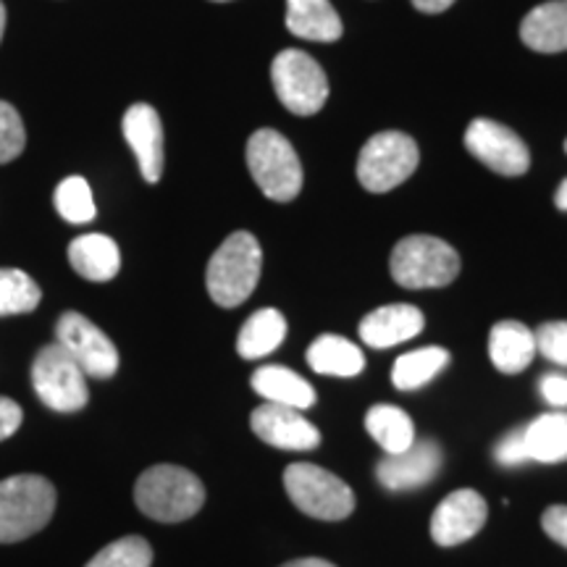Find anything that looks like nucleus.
Listing matches in <instances>:
<instances>
[{"label": "nucleus", "mask_w": 567, "mask_h": 567, "mask_svg": "<svg viewBox=\"0 0 567 567\" xmlns=\"http://www.w3.org/2000/svg\"><path fill=\"white\" fill-rule=\"evenodd\" d=\"M555 205H557L559 210L567 213V179L559 184V189H557V195H555Z\"/></svg>", "instance_id": "4c0bfd02"}, {"label": "nucleus", "mask_w": 567, "mask_h": 567, "mask_svg": "<svg viewBox=\"0 0 567 567\" xmlns=\"http://www.w3.org/2000/svg\"><path fill=\"white\" fill-rule=\"evenodd\" d=\"M27 132L19 111L11 103L0 101V163H11L24 153Z\"/></svg>", "instance_id": "c756f323"}, {"label": "nucleus", "mask_w": 567, "mask_h": 567, "mask_svg": "<svg viewBox=\"0 0 567 567\" xmlns=\"http://www.w3.org/2000/svg\"><path fill=\"white\" fill-rule=\"evenodd\" d=\"M392 279L405 289H439L457 279L460 255L455 247L431 234H410L392 250Z\"/></svg>", "instance_id": "20e7f679"}, {"label": "nucleus", "mask_w": 567, "mask_h": 567, "mask_svg": "<svg viewBox=\"0 0 567 567\" xmlns=\"http://www.w3.org/2000/svg\"><path fill=\"white\" fill-rule=\"evenodd\" d=\"M3 32H6V6L3 0H0V40H3Z\"/></svg>", "instance_id": "58836bf2"}, {"label": "nucleus", "mask_w": 567, "mask_h": 567, "mask_svg": "<svg viewBox=\"0 0 567 567\" xmlns=\"http://www.w3.org/2000/svg\"><path fill=\"white\" fill-rule=\"evenodd\" d=\"M55 342L80 363L90 379H111L118 371L116 344L82 313L69 310V313L59 318V323H55Z\"/></svg>", "instance_id": "9d476101"}, {"label": "nucleus", "mask_w": 567, "mask_h": 567, "mask_svg": "<svg viewBox=\"0 0 567 567\" xmlns=\"http://www.w3.org/2000/svg\"><path fill=\"white\" fill-rule=\"evenodd\" d=\"M520 40L536 53L567 51V0H549L536 6L523 19Z\"/></svg>", "instance_id": "aec40b11"}, {"label": "nucleus", "mask_w": 567, "mask_h": 567, "mask_svg": "<svg viewBox=\"0 0 567 567\" xmlns=\"http://www.w3.org/2000/svg\"><path fill=\"white\" fill-rule=\"evenodd\" d=\"M287 30L302 40L334 42L344 27L329 0H287Z\"/></svg>", "instance_id": "412c9836"}, {"label": "nucleus", "mask_w": 567, "mask_h": 567, "mask_svg": "<svg viewBox=\"0 0 567 567\" xmlns=\"http://www.w3.org/2000/svg\"><path fill=\"white\" fill-rule=\"evenodd\" d=\"M21 421H24V413L17 402L11 396H0V442L17 434Z\"/></svg>", "instance_id": "f704fd0d"}, {"label": "nucleus", "mask_w": 567, "mask_h": 567, "mask_svg": "<svg viewBox=\"0 0 567 567\" xmlns=\"http://www.w3.org/2000/svg\"><path fill=\"white\" fill-rule=\"evenodd\" d=\"M284 488L300 513L316 520L337 523L352 515L354 494L342 478L321 465L295 463L284 471Z\"/></svg>", "instance_id": "423d86ee"}, {"label": "nucleus", "mask_w": 567, "mask_h": 567, "mask_svg": "<svg viewBox=\"0 0 567 567\" xmlns=\"http://www.w3.org/2000/svg\"><path fill=\"white\" fill-rule=\"evenodd\" d=\"M271 80L279 103L295 116H313L329 101V80L321 63L295 48L276 55Z\"/></svg>", "instance_id": "1a4fd4ad"}, {"label": "nucleus", "mask_w": 567, "mask_h": 567, "mask_svg": "<svg viewBox=\"0 0 567 567\" xmlns=\"http://www.w3.org/2000/svg\"><path fill=\"white\" fill-rule=\"evenodd\" d=\"M488 517L486 499L473 488H457L439 502L431 517V538L439 547H457L484 528Z\"/></svg>", "instance_id": "4468645a"}, {"label": "nucleus", "mask_w": 567, "mask_h": 567, "mask_svg": "<svg viewBox=\"0 0 567 567\" xmlns=\"http://www.w3.org/2000/svg\"><path fill=\"white\" fill-rule=\"evenodd\" d=\"M536 352L551 363L567 368V321H551L534 331Z\"/></svg>", "instance_id": "7c9ffc66"}, {"label": "nucleus", "mask_w": 567, "mask_h": 567, "mask_svg": "<svg viewBox=\"0 0 567 567\" xmlns=\"http://www.w3.org/2000/svg\"><path fill=\"white\" fill-rule=\"evenodd\" d=\"M55 488L42 476L0 481V544L24 542L51 523Z\"/></svg>", "instance_id": "7ed1b4c3"}, {"label": "nucleus", "mask_w": 567, "mask_h": 567, "mask_svg": "<svg viewBox=\"0 0 567 567\" xmlns=\"http://www.w3.org/2000/svg\"><path fill=\"white\" fill-rule=\"evenodd\" d=\"M216 3H226V0H216Z\"/></svg>", "instance_id": "ea45409f"}, {"label": "nucleus", "mask_w": 567, "mask_h": 567, "mask_svg": "<svg viewBox=\"0 0 567 567\" xmlns=\"http://www.w3.org/2000/svg\"><path fill=\"white\" fill-rule=\"evenodd\" d=\"M444 463V452L434 439H423V442H413L400 455H386L375 465V478L379 484L389 488V492H413L431 484L439 476Z\"/></svg>", "instance_id": "ddd939ff"}, {"label": "nucleus", "mask_w": 567, "mask_h": 567, "mask_svg": "<svg viewBox=\"0 0 567 567\" xmlns=\"http://www.w3.org/2000/svg\"><path fill=\"white\" fill-rule=\"evenodd\" d=\"M523 439L530 463L555 465L567 460V413L538 415L523 425Z\"/></svg>", "instance_id": "5701e85b"}, {"label": "nucleus", "mask_w": 567, "mask_h": 567, "mask_svg": "<svg viewBox=\"0 0 567 567\" xmlns=\"http://www.w3.org/2000/svg\"><path fill=\"white\" fill-rule=\"evenodd\" d=\"M465 147L473 158L502 176H520L528 172L530 153L509 126L492 122V118H476L465 132Z\"/></svg>", "instance_id": "9b49d317"}, {"label": "nucleus", "mask_w": 567, "mask_h": 567, "mask_svg": "<svg viewBox=\"0 0 567 567\" xmlns=\"http://www.w3.org/2000/svg\"><path fill=\"white\" fill-rule=\"evenodd\" d=\"M55 210L63 221L69 224H90L95 218V200L87 179L82 176H69L55 187Z\"/></svg>", "instance_id": "cd10ccee"}, {"label": "nucleus", "mask_w": 567, "mask_h": 567, "mask_svg": "<svg viewBox=\"0 0 567 567\" xmlns=\"http://www.w3.org/2000/svg\"><path fill=\"white\" fill-rule=\"evenodd\" d=\"M450 365V352L444 347H423V350L405 352L396 358L392 368V384L400 392H415L436 379Z\"/></svg>", "instance_id": "a878e982"}, {"label": "nucleus", "mask_w": 567, "mask_h": 567, "mask_svg": "<svg viewBox=\"0 0 567 567\" xmlns=\"http://www.w3.org/2000/svg\"><path fill=\"white\" fill-rule=\"evenodd\" d=\"M544 534L567 549V505H551L542 517Z\"/></svg>", "instance_id": "473e14b6"}, {"label": "nucleus", "mask_w": 567, "mask_h": 567, "mask_svg": "<svg viewBox=\"0 0 567 567\" xmlns=\"http://www.w3.org/2000/svg\"><path fill=\"white\" fill-rule=\"evenodd\" d=\"M417 153L415 140L405 132H381L363 145L358 158V182L368 193H392L415 174Z\"/></svg>", "instance_id": "0eeeda50"}, {"label": "nucleus", "mask_w": 567, "mask_h": 567, "mask_svg": "<svg viewBox=\"0 0 567 567\" xmlns=\"http://www.w3.org/2000/svg\"><path fill=\"white\" fill-rule=\"evenodd\" d=\"M42 300L38 281L19 268H0V316L32 313Z\"/></svg>", "instance_id": "bb28decb"}, {"label": "nucleus", "mask_w": 567, "mask_h": 567, "mask_svg": "<svg viewBox=\"0 0 567 567\" xmlns=\"http://www.w3.org/2000/svg\"><path fill=\"white\" fill-rule=\"evenodd\" d=\"M287 339V321L279 310L264 308L247 318L237 337V352L245 360H258L279 350Z\"/></svg>", "instance_id": "b1692460"}, {"label": "nucleus", "mask_w": 567, "mask_h": 567, "mask_svg": "<svg viewBox=\"0 0 567 567\" xmlns=\"http://www.w3.org/2000/svg\"><path fill=\"white\" fill-rule=\"evenodd\" d=\"M281 567H337V565H331L329 559L302 557V559H292V563H287V565H281Z\"/></svg>", "instance_id": "e433bc0d"}, {"label": "nucleus", "mask_w": 567, "mask_h": 567, "mask_svg": "<svg viewBox=\"0 0 567 567\" xmlns=\"http://www.w3.org/2000/svg\"><path fill=\"white\" fill-rule=\"evenodd\" d=\"M264 268V250L250 231H234L213 252L205 287L210 300L221 308H237L255 292Z\"/></svg>", "instance_id": "f03ea898"}, {"label": "nucleus", "mask_w": 567, "mask_h": 567, "mask_svg": "<svg viewBox=\"0 0 567 567\" xmlns=\"http://www.w3.org/2000/svg\"><path fill=\"white\" fill-rule=\"evenodd\" d=\"M365 431L386 455H400L415 442V425L402 408L373 405L365 415Z\"/></svg>", "instance_id": "393cba45"}, {"label": "nucleus", "mask_w": 567, "mask_h": 567, "mask_svg": "<svg viewBox=\"0 0 567 567\" xmlns=\"http://www.w3.org/2000/svg\"><path fill=\"white\" fill-rule=\"evenodd\" d=\"M250 429L260 442L276 450L310 452L321 444V431L302 415V410L274 405V402H264L252 410Z\"/></svg>", "instance_id": "f8f14e48"}, {"label": "nucleus", "mask_w": 567, "mask_h": 567, "mask_svg": "<svg viewBox=\"0 0 567 567\" xmlns=\"http://www.w3.org/2000/svg\"><path fill=\"white\" fill-rule=\"evenodd\" d=\"M122 130L132 153L137 155L142 179L147 184L161 182L163 166H166V153H163V124L158 111L147 103H134L124 113Z\"/></svg>", "instance_id": "2eb2a0df"}, {"label": "nucleus", "mask_w": 567, "mask_h": 567, "mask_svg": "<svg viewBox=\"0 0 567 567\" xmlns=\"http://www.w3.org/2000/svg\"><path fill=\"white\" fill-rule=\"evenodd\" d=\"M423 326L425 318L415 305H384L360 321V337L373 350H389V347L415 339L423 331Z\"/></svg>", "instance_id": "dca6fc26"}, {"label": "nucleus", "mask_w": 567, "mask_h": 567, "mask_svg": "<svg viewBox=\"0 0 567 567\" xmlns=\"http://www.w3.org/2000/svg\"><path fill=\"white\" fill-rule=\"evenodd\" d=\"M308 365L321 375H337V379H352L365 371V358L358 344L337 334L318 337L308 347Z\"/></svg>", "instance_id": "4be33fe9"}, {"label": "nucleus", "mask_w": 567, "mask_h": 567, "mask_svg": "<svg viewBox=\"0 0 567 567\" xmlns=\"http://www.w3.org/2000/svg\"><path fill=\"white\" fill-rule=\"evenodd\" d=\"M488 358L496 371L523 373L536 358L534 331L520 321H499L488 331Z\"/></svg>", "instance_id": "f3484780"}, {"label": "nucleus", "mask_w": 567, "mask_h": 567, "mask_svg": "<svg viewBox=\"0 0 567 567\" xmlns=\"http://www.w3.org/2000/svg\"><path fill=\"white\" fill-rule=\"evenodd\" d=\"M494 457L502 467H517V465L530 463L528 450H526V439H523V425L499 439V444L494 446Z\"/></svg>", "instance_id": "2f4dec72"}, {"label": "nucleus", "mask_w": 567, "mask_h": 567, "mask_svg": "<svg viewBox=\"0 0 567 567\" xmlns=\"http://www.w3.org/2000/svg\"><path fill=\"white\" fill-rule=\"evenodd\" d=\"M413 6L423 13H442L450 6H455V0H413Z\"/></svg>", "instance_id": "c9c22d12"}, {"label": "nucleus", "mask_w": 567, "mask_h": 567, "mask_svg": "<svg viewBox=\"0 0 567 567\" xmlns=\"http://www.w3.org/2000/svg\"><path fill=\"white\" fill-rule=\"evenodd\" d=\"M134 502L140 513L158 523H182L205 505V486L193 471L179 465H153L137 478Z\"/></svg>", "instance_id": "f257e3e1"}, {"label": "nucleus", "mask_w": 567, "mask_h": 567, "mask_svg": "<svg viewBox=\"0 0 567 567\" xmlns=\"http://www.w3.org/2000/svg\"><path fill=\"white\" fill-rule=\"evenodd\" d=\"M69 264L82 279L111 281L122 268V252L105 234H82L69 245Z\"/></svg>", "instance_id": "a211bd4d"}, {"label": "nucleus", "mask_w": 567, "mask_h": 567, "mask_svg": "<svg viewBox=\"0 0 567 567\" xmlns=\"http://www.w3.org/2000/svg\"><path fill=\"white\" fill-rule=\"evenodd\" d=\"M153 547L142 536H124L97 551L84 567H151Z\"/></svg>", "instance_id": "c85d7f7f"}, {"label": "nucleus", "mask_w": 567, "mask_h": 567, "mask_svg": "<svg viewBox=\"0 0 567 567\" xmlns=\"http://www.w3.org/2000/svg\"><path fill=\"white\" fill-rule=\"evenodd\" d=\"M250 386L274 405L308 410L316 405V389L302 379L300 373L284 365H260L252 373Z\"/></svg>", "instance_id": "6ab92c4d"}, {"label": "nucleus", "mask_w": 567, "mask_h": 567, "mask_svg": "<svg viewBox=\"0 0 567 567\" xmlns=\"http://www.w3.org/2000/svg\"><path fill=\"white\" fill-rule=\"evenodd\" d=\"M544 402H549L551 408H567V375L563 373H547L538 384Z\"/></svg>", "instance_id": "72a5a7b5"}, {"label": "nucleus", "mask_w": 567, "mask_h": 567, "mask_svg": "<svg viewBox=\"0 0 567 567\" xmlns=\"http://www.w3.org/2000/svg\"><path fill=\"white\" fill-rule=\"evenodd\" d=\"M32 386L42 405L55 413H80L90 400L87 373L59 342L38 352L32 363Z\"/></svg>", "instance_id": "6e6552de"}, {"label": "nucleus", "mask_w": 567, "mask_h": 567, "mask_svg": "<svg viewBox=\"0 0 567 567\" xmlns=\"http://www.w3.org/2000/svg\"><path fill=\"white\" fill-rule=\"evenodd\" d=\"M247 168L268 200L289 203L302 189V166L289 140L276 130H258L247 142Z\"/></svg>", "instance_id": "39448f33"}, {"label": "nucleus", "mask_w": 567, "mask_h": 567, "mask_svg": "<svg viewBox=\"0 0 567 567\" xmlns=\"http://www.w3.org/2000/svg\"><path fill=\"white\" fill-rule=\"evenodd\" d=\"M565 151H567V142H565Z\"/></svg>", "instance_id": "a19ab883"}]
</instances>
